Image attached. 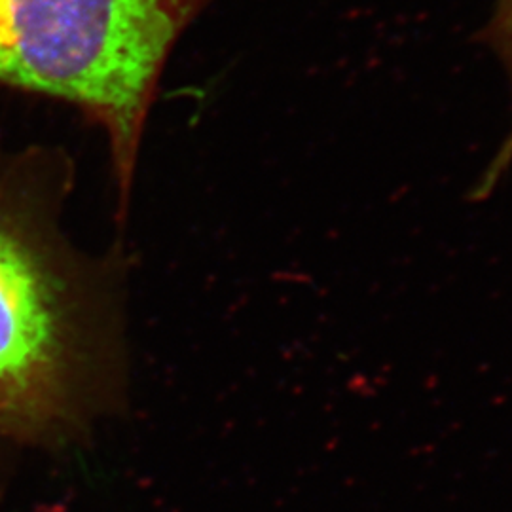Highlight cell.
<instances>
[{
  "mask_svg": "<svg viewBox=\"0 0 512 512\" xmlns=\"http://www.w3.org/2000/svg\"><path fill=\"white\" fill-rule=\"evenodd\" d=\"M503 16H505V25H507V31H509V42H511L512 52V0H505V10H503ZM509 148L512 150V141L509 143ZM505 148V150H509ZM503 150V152H505Z\"/></svg>",
  "mask_w": 512,
  "mask_h": 512,
  "instance_id": "3",
  "label": "cell"
},
{
  "mask_svg": "<svg viewBox=\"0 0 512 512\" xmlns=\"http://www.w3.org/2000/svg\"><path fill=\"white\" fill-rule=\"evenodd\" d=\"M209 2L0 0V90L61 101L103 131L120 224L165 65Z\"/></svg>",
  "mask_w": 512,
  "mask_h": 512,
  "instance_id": "2",
  "label": "cell"
},
{
  "mask_svg": "<svg viewBox=\"0 0 512 512\" xmlns=\"http://www.w3.org/2000/svg\"><path fill=\"white\" fill-rule=\"evenodd\" d=\"M73 156L0 137V439L74 437L120 380L128 262L92 253L65 226Z\"/></svg>",
  "mask_w": 512,
  "mask_h": 512,
  "instance_id": "1",
  "label": "cell"
}]
</instances>
